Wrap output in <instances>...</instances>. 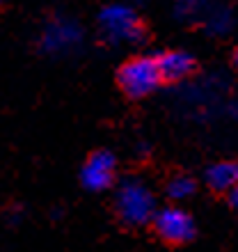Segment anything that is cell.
Here are the masks:
<instances>
[{
  "instance_id": "6da1fadb",
  "label": "cell",
  "mask_w": 238,
  "mask_h": 252,
  "mask_svg": "<svg viewBox=\"0 0 238 252\" xmlns=\"http://www.w3.org/2000/svg\"><path fill=\"white\" fill-rule=\"evenodd\" d=\"M115 209H117L119 220L131 227L145 225L158 213L153 192L140 179H128L119 186L117 195H115Z\"/></svg>"
},
{
  "instance_id": "7a4b0ae2",
  "label": "cell",
  "mask_w": 238,
  "mask_h": 252,
  "mask_svg": "<svg viewBox=\"0 0 238 252\" xmlns=\"http://www.w3.org/2000/svg\"><path fill=\"white\" fill-rule=\"evenodd\" d=\"M117 80H119V87H121L128 96L142 99L147 94L156 92V87H158L160 80H163V73H160L158 60L147 58V55H140V58L128 60L119 69Z\"/></svg>"
},
{
  "instance_id": "3957f363",
  "label": "cell",
  "mask_w": 238,
  "mask_h": 252,
  "mask_svg": "<svg viewBox=\"0 0 238 252\" xmlns=\"http://www.w3.org/2000/svg\"><path fill=\"white\" fill-rule=\"evenodd\" d=\"M101 32L110 41H138L142 39V23L128 5H108L99 14Z\"/></svg>"
},
{
  "instance_id": "277c9868",
  "label": "cell",
  "mask_w": 238,
  "mask_h": 252,
  "mask_svg": "<svg viewBox=\"0 0 238 252\" xmlns=\"http://www.w3.org/2000/svg\"><path fill=\"white\" fill-rule=\"evenodd\" d=\"M153 229L163 241L178 246V243H185V241L192 239L195 234V222L183 209L178 206H165L160 209L156 216H153Z\"/></svg>"
},
{
  "instance_id": "5b68a950",
  "label": "cell",
  "mask_w": 238,
  "mask_h": 252,
  "mask_svg": "<svg viewBox=\"0 0 238 252\" xmlns=\"http://www.w3.org/2000/svg\"><path fill=\"white\" fill-rule=\"evenodd\" d=\"M115 170H117V163H115L113 154L94 152L92 156L87 158L85 165H83L80 181H83V186L89 188V190H106L115 181Z\"/></svg>"
},
{
  "instance_id": "8992f818",
  "label": "cell",
  "mask_w": 238,
  "mask_h": 252,
  "mask_svg": "<svg viewBox=\"0 0 238 252\" xmlns=\"http://www.w3.org/2000/svg\"><path fill=\"white\" fill-rule=\"evenodd\" d=\"M206 184L213 190L232 192L238 186V163L236 160H220L206 170Z\"/></svg>"
},
{
  "instance_id": "52a82bcc",
  "label": "cell",
  "mask_w": 238,
  "mask_h": 252,
  "mask_svg": "<svg viewBox=\"0 0 238 252\" xmlns=\"http://www.w3.org/2000/svg\"><path fill=\"white\" fill-rule=\"evenodd\" d=\"M158 66H160L163 78L181 80V78H185V76L192 71L195 60H192L188 53H183V51H167V53H163L158 58Z\"/></svg>"
},
{
  "instance_id": "ba28073f",
  "label": "cell",
  "mask_w": 238,
  "mask_h": 252,
  "mask_svg": "<svg viewBox=\"0 0 238 252\" xmlns=\"http://www.w3.org/2000/svg\"><path fill=\"white\" fill-rule=\"evenodd\" d=\"M53 37H58V39L46 44V48H51V51H62V48L76 44V41L80 39V32L73 23H66L64 21V23H58V26H51L46 32H44V41L53 39Z\"/></svg>"
},
{
  "instance_id": "9c48e42d",
  "label": "cell",
  "mask_w": 238,
  "mask_h": 252,
  "mask_svg": "<svg viewBox=\"0 0 238 252\" xmlns=\"http://www.w3.org/2000/svg\"><path fill=\"white\" fill-rule=\"evenodd\" d=\"M195 179L190 177H185V174H177L172 179L167 181V197L174 199V202H181V199H188L192 197V192H195Z\"/></svg>"
},
{
  "instance_id": "30bf717a",
  "label": "cell",
  "mask_w": 238,
  "mask_h": 252,
  "mask_svg": "<svg viewBox=\"0 0 238 252\" xmlns=\"http://www.w3.org/2000/svg\"><path fill=\"white\" fill-rule=\"evenodd\" d=\"M232 204L236 206V211H238V186L232 190Z\"/></svg>"
},
{
  "instance_id": "8fae6325",
  "label": "cell",
  "mask_w": 238,
  "mask_h": 252,
  "mask_svg": "<svg viewBox=\"0 0 238 252\" xmlns=\"http://www.w3.org/2000/svg\"><path fill=\"white\" fill-rule=\"evenodd\" d=\"M234 64H236V69H238V48L234 51Z\"/></svg>"
}]
</instances>
